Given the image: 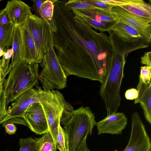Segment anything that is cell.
Listing matches in <instances>:
<instances>
[{
  "mask_svg": "<svg viewBox=\"0 0 151 151\" xmlns=\"http://www.w3.org/2000/svg\"><path fill=\"white\" fill-rule=\"evenodd\" d=\"M66 1H54L53 19L57 30L53 32L54 48L67 77L93 81L95 73L91 59L98 49L96 31L74 19L72 11L65 6Z\"/></svg>",
  "mask_w": 151,
  "mask_h": 151,
  "instance_id": "cell-1",
  "label": "cell"
},
{
  "mask_svg": "<svg viewBox=\"0 0 151 151\" xmlns=\"http://www.w3.org/2000/svg\"><path fill=\"white\" fill-rule=\"evenodd\" d=\"M8 74L7 78H5L3 82L7 107L22 93L32 88L35 86H38V64L21 60Z\"/></svg>",
  "mask_w": 151,
  "mask_h": 151,
  "instance_id": "cell-2",
  "label": "cell"
},
{
  "mask_svg": "<svg viewBox=\"0 0 151 151\" xmlns=\"http://www.w3.org/2000/svg\"><path fill=\"white\" fill-rule=\"evenodd\" d=\"M96 122L88 106L74 110L63 125L65 137L66 151H78L88 134L91 135Z\"/></svg>",
  "mask_w": 151,
  "mask_h": 151,
  "instance_id": "cell-3",
  "label": "cell"
},
{
  "mask_svg": "<svg viewBox=\"0 0 151 151\" xmlns=\"http://www.w3.org/2000/svg\"><path fill=\"white\" fill-rule=\"evenodd\" d=\"M36 87V89L33 88L25 92L13 101L7 110L8 115L2 122L3 125L12 123L27 126L24 119V114L30 105L37 102H57L64 98L58 91L45 90L38 86Z\"/></svg>",
  "mask_w": 151,
  "mask_h": 151,
  "instance_id": "cell-4",
  "label": "cell"
},
{
  "mask_svg": "<svg viewBox=\"0 0 151 151\" xmlns=\"http://www.w3.org/2000/svg\"><path fill=\"white\" fill-rule=\"evenodd\" d=\"M40 66L42 69L39 80L43 90L63 89L67 87V77L63 70L54 50L51 46L43 57Z\"/></svg>",
  "mask_w": 151,
  "mask_h": 151,
  "instance_id": "cell-5",
  "label": "cell"
},
{
  "mask_svg": "<svg viewBox=\"0 0 151 151\" xmlns=\"http://www.w3.org/2000/svg\"><path fill=\"white\" fill-rule=\"evenodd\" d=\"M123 79L110 67L109 68L99 91L105 104L107 115L116 112L120 105V90Z\"/></svg>",
  "mask_w": 151,
  "mask_h": 151,
  "instance_id": "cell-6",
  "label": "cell"
},
{
  "mask_svg": "<svg viewBox=\"0 0 151 151\" xmlns=\"http://www.w3.org/2000/svg\"><path fill=\"white\" fill-rule=\"evenodd\" d=\"M26 24L42 59L50 47L54 46L52 29L46 21L33 14L29 17Z\"/></svg>",
  "mask_w": 151,
  "mask_h": 151,
  "instance_id": "cell-7",
  "label": "cell"
},
{
  "mask_svg": "<svg viewBox=\"0 0 151 151\" xmlns=\"http://www.w3.org/2000/svg\"><path fill=\"white\" fill-rule=\"evenodd\" d=\"M131 129L128 143L122 151H150V138L137 112L132 116ZM114 151H117L115 150Z\"/></svg>",
  "mask_w": 151,
  "mask_h": 151,
  "instance_id": "cell-8",
  "label": "cell"
},
{
  "mask_svg": "<svg viewBox=\"0 0 151 151\" xmlns=\"http://www.w3.org/2000/svg\"><path fill=\"white\" fill-rule=\"evenodd\" d=\"M109 29V31H111L119 40H122L125 43V46L130 52L132 51L128 45L130 47L132 46L135 50L145 48L138 45V44L148 46V43H142L147 42L135 29L118 19L112 23Z\"/></svg>",
  "mask_w": 151,
  "mask_h": 151,
  "instance_id": "cell-9",
  "label": "cell"
},
{
  "mask_svg": "<svg viewBox=\"0 0 151 151\" xmlns=\"http://www.w3.org/2000/svg\"><path fill=\"white\" fill-rule=\"evenodd\" d=\"M112 10L117 19L135 29L148 44L151 40V19L132 14L119 6H115Z\"/></svg>",
  "mask_w": 151,
  "mask_h": 151,
  "instance_id": "cell-10",
  "label": "cell"
},
{
  "mask_svg": "<svg viewBox=\"0 0 151 151\" xmlns=\"http://www.w3.org/2000/svg\"><path fill=\"white\" fill-rule=\"evenodd\" d=\"M24 120L31 130L37 134H42L48 130L45 115L40 102L30 105L25 111Z\"/></svg>",
  "mask_w": 151,
  "mask_h": 151,
  "instance_id": "cell-11",
  "label": "cell"
},
{
  "mask_svg": "<svg viewBox=\"0 0 151 151\" xmlns=\"http://www.w3.org/2000/svg\"><path fill=\"white\" fill-rule=\"evenodd\" d=\"M128 122L127 119L122 112H116L108 115L99 121L96 122L98 134H122Z\"/></svg>",
  "mask_w": 151,
  "mask_h": 151,
  "instance_id": "cell-12",
  "label": "cell"
},
{
  "mask_svg": "<svg viewBox=\"0 0 151 151\" xmlns=\"http://www.w3.org/2000/svg\"><path fill=\"white\" fill-rule=\"evenodd\" d=\"M22 39V60L40 63L42 59L26 23L20 26Z\"/></svg>",
  "mask_w": 151,
  "mask_h": 151,
  "instance_id": "cell-13",
  "label": "cell"
},
{
  "mask_svg": "<svg viewBox=\"0 0 151 151\" xmlns=\"http://www.w3.org/2000/svg\"><path fill=\"white\" fill-rule=\"evenodd\" d=\"M66 101L64 99L62 101L52 103L40 102L45 115L48 129L55 142L58 133V126L60 124V117Z\"/></svg>",
  "mask_w": 151,
  "mask_h": 151,
  "instance_id": "cell-14",
  "label": "cell"
},
{
  "mask_svg": "<svg viewBox=\"0 0 151 151\" xmlns=\"http://www.w3.org/2000/svg\"><path fill=\"white\" fill-rule=\"evenodd\" d=\"M5 8L12 23L15 25L25 24L29 17L32 14L31 7L20 0L8 1Z\"/></svg>",
  "mask_w": 151,
  "mask_h": 151,
  "instance_id": "cell-15",
  "label": "cell"
},
{
  "mask_svg": "<svg viewBox=\"0 0 151 151\" xmlns=\"http://www.w3.org/2000/svg\"><path fill=\"white\" fill-rule=\"evenodd\" d=\"M137 89V97L134 99V104L139 103L142 107L146 120L151 124V83L147 84L139 79Z\"/></svg>",
  "mask_w": 151,
  "mask_h": 151,
  "instance_id": "cell-16",
  "label": "cell"
},
{
  "mask_svg": "<svg viewBox=\"0 0 151 151\" xmlns=\"http://www.w3.org/2000/svg\"><path fill=\"white\" fill-rule=\"evenodd\" d=\"M119 6L129 13L139 17L151 19V5L142 0H122Z\"/></svg>",
  "mask_w": 151,
  "mask_h": 151,
  "instance_id": "cell-17",
  "label": "cell"
},
{
  "mask_svg": "<svg viewBox=\"0 0 151 151\" xmlns=\"http://www.w3.org/2000/svg\"><path fill=\"white\" fill-rule=\"evenodd\" d=\"M22 39L20 26L15 25L13 37L12 49L13 54L6 76L19 61L22 60Z\"/></svg>",
  "mask_w": 151,
  "mask_h": 151,
  "instance_id": "cell-18",
  "label": "cell"
},
{
  "mask_svg": "<svg viewBox=\"0 0 151 151\" xmlns=\"http://www.w3.org/2000/svg\"><path fill=\"white\" fill-rule=\"evenodd\" d=\"M76 10L99 22H113L117 19L116 15L114 12L108 11L101 8L96 7L92 9Z\"/></svg>",
  "mask_w": 151,
  "mask_h": 151,
  "instance_id": "cell-19",
  "label": "cell"
},
{
  "mask_svg": "<svg viewBox=\"0 0 151 151\" xmlns=\"http://www.w3.org/2000/svg\"><path fill=\"white\" fill-rule=\"evenodd\" d=\"M72 11L75 19L84 22L92 28L99 30L101 32H109L110 31L109 28L113 22H99L86 16L76 9H72Z\"/></svg>",
  "mask_w": 151,
  "mask_h": 151,
  "instance_id": "cell-20",
  "label": "cell"
},
{
  "mask_svg": "<svg viewBox=\"0 0 151 151\" xmlns=\"http://www.w3.org/2000/svg\"><path fill=\"white\" fill-rule=\"evenodd\" d=\"M15 26L12 23L0 24V48L5 52L12 46Z\"/></svg>",
  "mask_w": 151,
  "mask_h": 151,
  "instance_id": "cell-21",
  "label": "cell"
},
{
  "mask_svg": "<svg viewBox=\"0 0 151 151\" xmlns=\"http://www.w3.org/2000/svg\"><path fill=\"white\" fill-rule=\"evenodd\" d=\"M35 139L37 141V151H56L55 140L49 129L41 137Z\"/></svg>",
  "mask_w": 151,
  "mask_h": 151,
  "instance_id": "cell-22",
  "label": "cell"
},
{
  "mask_svg": "<svg viewBox=\"0 0 151 151\" xmlns=\"http://www.w3.org/2000/svg\"><path fill=\"white\" fill-rule=\"evenodd\" d=\"M54 8V0H45L42 4L39 14L41 18L48 22L53 19Z\"/></svg>",
  "mask_w": 151,
  "mask_h": 151,
  "instance_id": "cell-23",
  "label": "cell"
},
{
  "mask_svg": "<svg viewBox=\"0 0 151 151\" xmlns=\"http://www.w3.org/2000/svg\"><path fill=\"white\" fill-rule=\"evenodd\" d=\"M20 148L19 151H37V141L31 137L19 139Z\"/></svg>",
  "mask_w": 151,
  "mask_h": 151,
  "instance_id": "cell-24",
  "label": "cell"
},
{
  "mask_svg": "<svg viewBox=\"0 0 151 151\" xmlns=\"http://www.w3.org/2000/svg\"><path fill=\"white\" fill-rule=\"evenodd\" d=\"M65 6L69 10L72 9H92L96 7L84 2L83 0H70L66 1Z\"/></svg>",
  "mask_w": 151,
  "mask_h": 151,
  "instance_id": "cell-25",
  "label": "cell"
},
{
  "mask_svg": "<svg viewBox=\"0 0 151 151\" xmlns=\"http://www.w3.org/2000/svg\"><path fill=\"white\" fill-rule=\"evenodd\" d=\"M6 103V98L2 83L0 85V126L8 115Z\"/></svg>",
  "mask_w": 151,
  "mask_h": 151,
  "instance_id": "cell-26",
  "label": "cell"
},
{
  "mask_svg": "<svg viewBox=\"0 0 151 151\" xmlns=\"http://www.w3.org/2000/svg\"><path fill=\"white\" fill-rule=\"evenodd\" d=\"M55 144L57 149L60 151H66L65 134L63 128L60 124L58 126Z\"/></svg>",
  "mask_w": 151,
  "mask_h": 151,
  "instance_id": "cell-27",
  "label": "cell"
},
{
  "mask_svg": "<svg viewBox=\"0 0 151 151\" xmlns=\"http://www.w3.org/2000/svg\"><path fill=\"white\" fill-rule=\"evenodd\" d=\"M13 51L12 48H9L5 52L1 59V67L2 78L4 80L5 77V74L9 65V61L12 58Z\"/></svg>",
  "mask_w": 151,
  "mask_h": 151,
  "instance_id": "cell-28",
  "label": "cell"
},
{
  "mask_svg": "<svg viewBox=\"0 0 151 151\" xmlns=\"http://www.w3.org/2000/svg\"><path fill=\"white\" fill-rule=\"evenodd\" d=\"M151 66H144L140 68L139 79L147 84L151 83Z\"/></svg>",
  "mask_w": 151,
  "mask_h": 151,
  "instance_id": "cell-29",
  "label": "cell"
},
{
  "mask_svg": "<svg viewBox=\"0 0 151 151\" xmlns=\"http://www.w3.org/2000/svg\"><path fill=\"white\" fill-rule=\"evenodd\" d=\"M85 2L96 7L101 8L110 12H112V8L114 6L106 4L101 0H83Z\"/></svg>",
  "mask_w": 151,
  "mask_h": 151,
  "instance_id": "cell-30",
  "label": "cell"
},
{
  "mask_svg": "<svg viewBox=\"0 0 151 151\" xmlns=\"http://www.w3.org/2000/svg\"><path fill=\"white\" fill-rule=\"evenodd\" d=\"M74 110L72 106L66 101L64 104L63 109L60 117V124L63 125Z\"/></svg>",
  "mask_w": 151,
  "mask_h": 151,
  "instance_id": "cell-31",
  "label": "cell"
},
{
  "mask_svg": "<svg viewBox=\"0 0 151 151\" xmlns=\"http://www.w3.org/2000/svg\"><path fill=\"white\" fill-rule=\"evenodd\" d=\"M12 23L6 9L0 10V24H6Z\"/></svg>",
  "mask_w": 151,
  "mask_h": 151,
  "instance_id": "cell-32",
  "label": "cell"
},
{
  "mask_svg": "<svg viewBox=\"0 0 151 151\" xmlns=\"http://www.w3.org/2000/svg\"><path fill=\"white\" fill-rule=\"evenodd\" d=\"M138 96V92L137 89L131 88L127 90L125 93L126 98L127 100H133L136 99Z\"/></svg>",
  "mask_w": 151,
  "mask_h": 151,
  "instance_id": "cell-33",
  "label": "cell"
},
{
  "mask_svg": "<svg viewBox=\"0 0 151 151\" xmlns=\"http://www.w3.org/2000/svg\"><path fill=\"white\" fill-rule=\"evenodd\" d=\"M45 0H32L33 2V5L32 9L35 13V15L41 18L39 14V10L42 4L45 1Z\"/></svg>",
  "mask_w": 151,
  "mask_h": 151,
  "instance_id": "cell-34",
  "label": "cell"
},
{
  "mask_svg": "<svg viewBox=\"0 0 151 151\" xmlns=\"http://www.w3.org/2000/svg\"><path fill=\"white\" fill-rule=\"evenodd\" d=\"M141 63L142 65L151 66V52L145 53L144 55L141 58Z\"/></svg>",
  "mask_w": 151,
  "mask_h": 151,
  "instance_id": "cell-35",
  "label": "cell"
},
{
  "mask_svg": "<svg viewBox=\"0 0 151 151\" xmlns=\"http://www.w3.org/2000/svg\"><path fill=\"white\" fill-rule=\"evenodd\" d=\"M4 127L6 132L10 135L15 133L17 129L16 126L12 123H8Z\"/></svg>",
  "mask_w": 151,
  "mask_h": 151,
  "instance_id": "cell-36",
  "label": "cell"
},
{
  "mask_svg": "<svg viewBox=\"0 0 151 151\" xmlns=\"http://www.w3.org/2000/svg\"><path fill=\"white\" fill-rule=\"evenodd\" d=\"M86 139L84 140L78 151H91L86 144Z\"/></svg>",
  "mask_w": 151,
  "mask_h": 151,
  "instance_id": "cell-37",
  "label": "cell"
},
{
  "mask_svg": "<svg viewBox=\"0 0 151 151\" xmlns=\"http://www.w3.org/2000/svg\"><path fill=\"white\" fill-rule=\"evenodd\" d=\"M1 59H0V85L3 82V79L2 78V70L1 67Z\"/></svg>",
  "mask_w": 151,
  "mask_h": 151,
  "instance_id": "cell-38",
  "label": "cell"
},
{
  "mask_svg": "<svg viewBox=\"0 0 151 151\" xmlns=\"http://www.w3.org/2000/svg\"><path fill=\"white\" fill-rule=\"evenodd\" d=\"M5 52L3 50L0 48V57L3 56Z\"/></svg>",
  "mask_w": 151,
  "mask_h": 151,
  "instance_id": "cell-39",
  "label": "cell"
},
{
  "mask_svg": "<svg viewBox=\"0 0 151 151\" xmlns=\"http://www.w3.org/2000/svg\"><path fill=\"white\" fill-rule=\"evenodd\" d=\"M1 1V0H0V1Z\"/></svg>",
  "mask_w": 151,
  "mask_h": 151,
  "instance_id": "cell-40",
  "label": "cell"
},
{
  "mask_svg": "<svg viewBox=\"0 0 151 151\" xmlns=\"http://www.w3.org/2000/svg\"></svg>",
  "mask_w": 151,
  "mask_h": 151,
  "instance_id": "cell-41",
  "label": "cell"
}]
</instances>
